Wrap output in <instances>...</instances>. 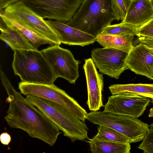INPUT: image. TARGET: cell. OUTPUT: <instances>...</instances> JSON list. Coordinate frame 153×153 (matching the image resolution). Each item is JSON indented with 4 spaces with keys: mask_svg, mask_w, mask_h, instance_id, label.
I'll return each instance as SVG.
<instances>
[{
    "mask_svg": "<svg viewBox=\"0 0 153 153\" xmlns=\"http://www.w3.org/2000/svg\"><path fill=\"white\" fill-rule=\"evenodd\" d=\"M90 150L93 153H130V143H122L88 140Z\"/></svg>",
    "mask_w": 153,
    "mask_h": 153,
    "instance_id": "ac0fdd59",
    "label": "cell"
},
{
    "mask_svg": "<svg viewBox=\"0 0 153 153\" xmlns=\"http://www.w3.org/2000/svg\"><path fill=\"white\" fill-rule=\"evenodd\" d=\"M153 17L151 0H132L122 22L138 27Z\"/></svg>",
    "mask_w": 153,
    "mask_h": 153,
    "instance_id": "2e32d148",
    "label": "cell"
},
{
    "mask_svg": "<svg viewBox=\"0 0 153 153\" xmlns=\"http://www.w3.org/2000/svg\"><path fill=\"white\" fill-rule=\"evenodd\" d=\"M137 28V27L132 25L121 22L119 24L111 25L105 27L100 34L121 35L131 34L135 36L136 35Z\"/></svg>",
    "mask_w": 153,
    "mask_h": 153,
    "instance_id": "7402d4cb",
    "label": "cell"
},
{
    "mask_svg": "<svg viewBox=\"0 0 153 153\" xmlns=\"http://www.w3.org/2000/svg\"><path fill=\"white\" fill-rule=\"evenodd\" d=\"M0 77L9 104L4 118L9 126L22 129L33 138L41 140L51 146L62 133L57 126L39 109L29 103L12 85L0 69Z\"/></svg>",
    "mask_w": 153,
    "mask_h": 153,
    "instance_id": "6da1fadb",
    "label": "cell"
},
{
    "mask_svg": "<svg viewBox=\"0 0 153 153\" xmlns=\"http://www.w3.org/2000/svg\"><path fill=\"white\" fill-rule=\"evenodd\" d=\"M0 13H1L11 23L23 33L32 43L34 49L38 50L39 47L42 44H47L51 45H56L51 41L40 36L33 31L19 24L7 15L3 10H0Z\"/></svg>",
    "mask_w": 153,
    "mask_h": 153,
    "instance_id": "ffe728a7",
    "label": "cell"
},
{
    "mask_svg": "<svg viewBox=\"0 0 153 153\" xmlns=\"http://www.w3.org/2000/svg\"><path fill=\"white\" fill-rule=\"evenodd\" d=\"M91 123L111 128L121 133L131 143L142 141L149 131V125L138 119L127 116L102 111L88 113Z\"/></svg>",
    "mask_w": 153,
    "mask_h": 153,
    "instance_id": "5b68a950",
    "label": "cell"
},
{
    "mask_svg": "<svg viewBox=\"0 0 153 153\" xmlns=\"http://www.w3.org/2000/svg\"><path fill=\"white\" fill-rule=\"evenodd\" d=\"M11 139L10 135L7 132L2 133L0 135V140L4 145H8L10 143Z\"/></svg>",
    "mask_w": 153,
    "mask_h": 153,
    "instance_id": "4316f807",
    "label": "cell"
},
{
    "mask_svg": "<svg viewBox=\"0 0 153 153\" xmlns=\"http://www.w3.org/2000/svg\"><path fill=\"white\" fill-rule=\"evenodd\" d=\"M153 4V0H151Z\"/></svg>",
    "mask_w": 153,
    "mask_h": 153,
    "instance_id": "4dcf8cb0",
    "label": "cell"
},
{
    "mask_svg": "<svg viewBox=\"0 0 153 153\" xmlns=\"http://www.w3.org/2000/svg\"><path fill=\"white\" fill-rule=\"evenodd\" d=\"M150 98L135 93L124 92L108 98L104 111L108 113L138 118L144 113Z\"/></svg>",
    "mask_w": 153,
    "mask_h": 153,
    "instance_id": "9c48e42d",
    "label": "cell"
},
{
    "mask_svg": "<svg viewBox=\"0 0 153 153\" xmlns=\"http://www.w3.org/2000/svg\"><path fill=\"white\" fill-rule=\"evenodd\" d=\"M41 51L57 78H62L75 84L79 76V65L81 62L74 59L70 51L57 45Z\"/></svg>",
    "mask_w": 153,
    "mask_h": 153,
    "instance_id": "ba28073f",
    "label": "cell"
},
{
    "mask_svg": "<svg viewBox=\"0 0 153 153\" xmlns=\"http://www.w3.org/2000/svg\"><path fill=\"white\" fill-rule=\"evenodd\" d=\"M2 23L0 29V39L6 42L12 49H33V45L23 33L11 23L1 13Z\"/></svg>",
    "mask_w": 153,
    "mask_h": 153,
    "instance_id": "9a60e30c",
    "label": "cell"
},
{
    "mask_svg": "<svg viewBox=\"0 0 153 153\" xmlns=\"http://www.w3.org/2000/svg\"><path fill=\"white\" fill-rule=\"evenodd\" d=\"M115 20L111 0H83L68 25L96 37Z\"/></svg>",
    "mask_w": 153,
    "mask_h": 153,
    "instance_id": "277c9868",
    "label": "cell"
},
{
    "mask_svg": "<svg viewBox=\"0 0 153 153\" xmlns=\"http://www.w3.org/2000/svg\"><path fill=\"white\" fill-rule=\"evenodd\" d=\"M127 67V69L130 70L136 74L152 79L153 51L141 43L133 46L128 54Z\"/></svg>",
    "mask_w": 153,
    "mask_h": 153,
    "instance_id": "4fadbf2b",
    "label": "cell"
},
{
    "mask_svg": "<svg viewBox=\"0 0 153 153\" xmlns=\"http://www.w3.org/2000/svg\"><path fill=\"white\" fill-rule=\"evenodd\" d=\"M150 49L153 51V49H152V48H150Z\"/></svg>",
    "mask_w": 153,
    "mask_h": 153,
    "instance_id": "f546056e",
    "label": "cell"
},
{
    "mask_svg": "<svg viewBox=\"0 0 153 153\" xmlns=\"http://www.w3.org/2000/svg\"><path fill=\"white\" fill-rule=\"evenodd\" d=\"M99 126L97 134L92 138L88 139L89 140L122 143H130L127 138L116 130L107 126Z\"/></svg>",
    "mask_w": 153,
    "mask_h": 153,
    "instance_id": "d6986e66",
    "label": "cell"
},
{
    "mask_svg": "<svg viewBox=\"0 0 153 153\" xmlns=\"http://www.w3.org/2000/svg\"><path fill=\"white\" fill-rule=\"evenodd\" d=\"M136 35L138 37L146 36L153 38V17L137 27Z\"/></svg>",
    "mask_w": 153,
    "mask_h": 153,
    "instance_id": "d4e9b609",
    "label": "cell"
},
{
    "mask_svg": "<svg viewBox=\"0 0 153 153\" xmlns=\"http://www.w3.org/2000/svg\"><path fill=\"white\" fill-rule=\"evenodd\" d=\"M91 55L99 71L111 77L118 79L127 69L128 54L123 51L112 48H96L92 50Z\"/></svg>",
    "mask_w": 153,
    "mask_h": 153,
    "instance_id": "30bf717a",
    "label": "cell"
},
{
    "mask_svg": "<svg viewBox=\"0 0 153 153\" xmlns=\"http://www.w3.org/2000/svg\"><path fill=\"white\" fill-rule=\"evenodd\" d=\"M131 0H111L112 15L115 20H122L125 18Z\"/></svg>",
    "mask_w": 153,
    "mask_h": 153,
    "instance_id": "603a6c76",
    "label": "cell"
},
{
    "mask_svg": "<svg viewBox=\"0 0 153 153\" xmlns=\"http://www.w3.org/2000/svg\"><path fill=\"white\" fill-rule=\"evenodd\" d=\"M12 67L21 82L53 84L57 79L41 51L33 49L14 51Z\"/></svg>",
    "mask_w": 153,
    "mask_h": 153,
    "instance_id": "7a4b0ae2",
    "label": "cell"
},
{
    "mask_svg": "<svg viewBox=\"0 0 153 153\" xmlns=\"http://www.w3.org/2000/svg\"><path fill=\"white\" fill-rule=\"evenodd\" d=\"M132 34L109 35L99 34L96 36V41L104 48L120 50L129 54L133 46Z\"/></svg>",
    "mask_w": 153,
    "mask_h": 153,
    "instance_id": "e0dca14e",
    "label": "cell"
},
{
    "mask_svg": "<svg viewBox=\"0 0 153 153\" xmlns=\"http://www.w3.org/2000/svg\"><path fill=\"white\" fill-rule=\"evenodd\" d=\"M25 4L43 18L64 23L75 13L76 0H24Z\"/></svg>",
    "mask_w": 153,
    "mask_h": 153,
    "instance_id": "8fae6325",
    "label": "cell"
},
{
    "mask_svg": "<svg viewBox=\"0 0 153 153\" xmlns=\"http://www.w3.org/2000/svg\"><path fill=\"white\" fill-rule=\"evenodd\" d=\"M137 148L143 150L144 153H153V123L149 125V131Z\"/></svg>",
    "mask_w": 153,
    "mask_h": 153,
    "instance_id": "cb8c5ba5",
    "label": "cell"
},
{
    "mask_svg": "<svg viewBox=\"0 0 153 153\" xmlns=\"http://www.w3.org/2000/svg\"><path fill=\"white\" fill-rule=\"evenodd\" d=\"M138 39L140 43H142L148 48L153 49V38L140 36L139 37Z\"/></svg>",
    "mask_w": 153,
    "mask_h": 153,
    "instance_id": "484cf974",
    "label": "cell"
},
{
    "mask_svg": "<svg viewBox=\"0 0 153 153\" xmlns=\"http://www.w3.org/2000/svg\"><path fill=\"white\" fill-rule=\"evenodd\" d=\"M91 58L85 60L83 65L87 82L88 100L87 104L92 112L97 111L104 107L102 92L104 87L103 74L97 71Z\"/></svg>",
    "mask_w": 153,
    "mask_h": 153,
    "instance_id": "7c38bea8",
    "label": "cell"
},
{
    "mask_svg": "<svg viewBox=\"0 0 153 153\" xmlns=\"http://www.w3.org/2000/svg\"><path fill=\"white\" fill-rule=\"evenodd\" d=\"M108 88L112 95L124 92L136 94H153V84L139 83L114 84L110 85Z\"/></svg>",
    "mask_w": 153,
    "mask_h": 153,
    "instance_id": "44dd1931",
    "label": "cell"
},
{
    "mask_svg": "<svg viewBox=\"0 0 153 153\" xmlns=\"http://www.w3.org/2000/svg\"><path fill=\"white\" fill-rule=\"evenodd\" d=\"M4 10L7 15L40 36L51 41L56 45H59L61 43L59 36L46 20L23 1L12 4Z\"/></svg>",
    "mask_w": 153,
    "mask_h": 153,
    "instance_id": "52a82bcc",
    "label": "cell"
},
{
    "mask_svg": "<svg viewBox=\"0 0 153 153\" xmlns=\"http://www.w3.org/2000/svg\"></svg>",
    "mask_w": 153,
    "mask_h": 153,
    "instance_id": "d6a6232c",
    "label": "cell"
},
{
    "mask_svg": "<svg viewBox=\"0 0 153 153\" xmlns=\"http://www.w3.org/2000/svg\"><path fill=\"white\" fill-rule=\"evenodd\" d=\"M152 79L153 80V78H152Z\"/></svg>",
    "mask_w": 153,
    "mask_h": 153,
    "instance_id": "1f68e13d",
    "label": "cell"
},
{
    "mask_svg": "<svg viewBox=\"0 0 153 153\" xmlns=\"http://www.w3.org/2000/svg\"><path fill=\"white\" fill-rule=\"evenodd\" d=\"M136 94V93H135ZM140 95L145 96L150 98L151 102L153 103V94H136Z\"/></svg>",
    "mask_w": 153,
    "mask_h": 153,
    "instance_id": "f1b7e54d",
    "label": "cell"
},
{
    "mask_svg": "<svg viewBox=\"0 0 153 153\" xmlns=\"http://www.w3.org/2000/svg\"><path fill=\"white\" fill-rule=\"evenodd\" d=\"M25 98L50 118L72 142L88 139L87 125L66 108L39 97L28 95Z\"/></svg>",
    "mask_w": 153,
    "mask_h": 153,
    "instance_id": "3957f363",
    "label": "cell"
},
{
    "mask_svg": "<svg viewBox=\"0 0 153 153\" xmlns=\"http://www.w3.org/2000/svg\"><path fill=\"white\" fill-rule=\"evenodd\" d=\"M24 0H0V10L5 9L10 4Z\"/></svg>",
    "mask_w": 153,
    "mask_h": 153,
    "instance_id": "83f0119b",
    "label": "cell"
},
{
    "mask_svg": "<svg viewBox=\"0 0 153 153\" xmlns=\"http://www.w3.org/2000/svg\"><path fill=\"white\" fill-rule=\"evenodd\" d=\"M60 37L61 43L84 47L93 44L96 37L56 20H46Z\"/></svg>",
    "mask_w": 153,
    "mask_h": 153,
    "instance_id": "5bb4252c",
    "label": "cell"
},
{
    "mask_svg": "<svg viewBox=\"0 0 153 153\" xmlns=\"http://www.w3.org/2000/svg\"><path fill=\"white\" fill-rule=\"evenodd\" d=\"M22 94L43 98L55 102L67 108L83 122L88 120V113L73 98L54 84L25 82L19 83Z\"/></svg>",
    "mask_w": 153,
    "mask_h": 153,
    "instance_id": "8992f818",
    "label": "cell"
}]
</instances>
